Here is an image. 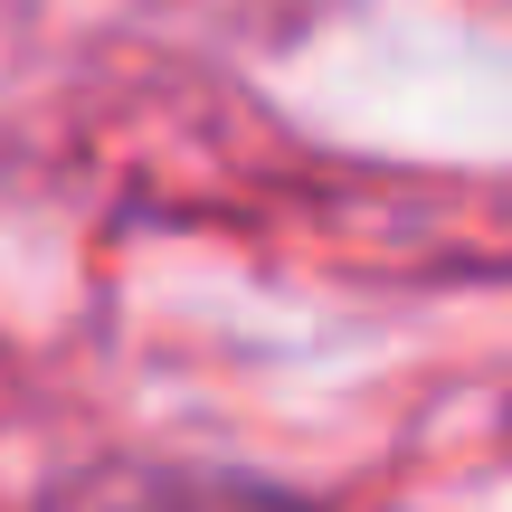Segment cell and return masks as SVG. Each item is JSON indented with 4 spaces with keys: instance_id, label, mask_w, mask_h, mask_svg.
I'll return each mask as SVG.
<instances>
[{
    "instance_id": "cell-1",
    "label": "cell",
    "mask_w": 512,
    "mask_h": 512,
    "mask_svg": "<svg viewBox=\"0 0 512 512\" xmlns=\"http://www.w3.org/2000/svg\"><path fill=\"white\" fill-rule=\"evenodd\" d=\"M38 512H332V503L266 475H228V465H86V475L48 484Z\"/></svg>"
}]
</instances>
